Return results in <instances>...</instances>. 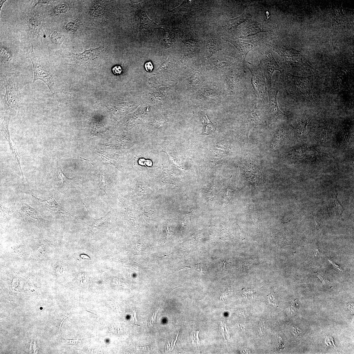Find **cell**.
<instances>
[{"label":"cell","mask_w":354,"mask_h":354,"mask_svg":"<svg viewBox=\"0 0 354 354\" xmlns=\"http://www.w3.org/2000/svg\"><path fill=\"white\" fill-rule=\"evenodd\" d=\"M6 1H1V8H0L1 10V8L2 7V5Z\"/></svg>","instance_id":"obj_45"},{"label":"cell","mask_w":354,"mask_h":354,"mask_svg":"<svg viewBox=\"0 0 354 354\" xmlns=\"http://www.w3.org/2000/svg\"><path fill=\"white\" fill-rule=\"evenodd\" d=\"M109 213L107 214L104 217L97 220H95V222L93 225L94 226H98L104 224L107 222L109 218Z\"/></svg>","instance_id":"obj_25"},{"label":"cell","mask_w":354,"mask_h":354,"mask_svg":"<svg viewBox=\"0 0 354 354\" xmlns=\"http://www.w3.org/2000/svg\"><path fill=\"white\" fill-rule=\"evenodd\" d=\"M59 175L62 179L61 181L63 185L67 184V183L73 180L72 179L68 178L64 174V172H63L60 166H59Z\"/></svg>","instance_id":"obj_26"},{"label":"cell","mask_w":354,"mask_h":354,"mask_svg":"<svg viewBox=\"0 0 354 354\" xmlns=\"http://www.w3.org/2000/svg\"><path fill=\"white\" fill-rule=\"evenodd\" d=\"M199 331L193 332L190 335V338L192 341V343L194 347L197 349L199 348L200 346V341L199 338Z\"/></svg>","instance_id":"obj_23"},{"label":"cell","mask_w":354,"mask_h":354,"mask_svg":"<svg viewBox=\"0 0 354 354\" xmlns=\"http://www.w3.org/2000/svg\"><path fill=\"white\" fill-rule=\"evenodd\" d=\"M135 314H134V319H135V323L136 324H138V321H137L136 318V312L135 311Z\"/></svg>","instance_id":"obj_42"},{"label":"cell","mask_w":354,"mask_h":354,"mask_svg":"<svg viewBox=\"0 0 354 354\" xmlns=\"http://www.w3.org/2000/svg\"><path fill=\"white\" fill-rule=\"evenodd\" d=\"M145 68L147 71L151 72L152 71L154 68V66L152 63L151 61H149L145 64Z\"/></svg>","instance_id":"obj_31"},{"label":"cell","mask_w":354,"mask_h":354,"mask_svg":"<svg viewBox=\"0 0 354 354\" xmlns=\"http://www.w3.org/2000/svg\"><path fill=\"white\" fill-rule=\"evenodd\" d=\"M10 119V116H5L4 119L1 126V132L2 134L5 137L9 145L10 149L12 154L14 155L16 159L19 167L23 179V175L21 164V156L19 155L17 149L15 145L12 144L10 136L9 128V125Z\"/></svg>","instance_id":"obj_9"},{"label":"cell","mask_w":354,"mask_h":354,"mask_svg":"<svg viewBox=\"0 0 354 354\" xmlns=\"http://www.w3.org/2000/svg\"><path fill=\"white\" fill-rule=\"evenodd\" d=\"M3 85L6 90L4 96L6 105L11 111H16L19 106V99L14 81L10 78H6L4 80Z\"/></svg>","instance_id":"obj_7"},{"label":"cell","mask_w":354,"mask_h":354,"mask_svg":"<svg viewBox=\"0 0 354 354\" xmlns=\"http://www.w3.org/2000/svg\"><path fill=\"white\" fill-rule=\"evenodd\" d=\"M256 106L254 109L247 113L245 119L244 130L247 140H248L250 131L258 125L260 121V117L256 111Z\"/></svg>","instance_id":"obj_10"},{"label":"cell","mask_w":354,"mask_h":354,"mask_svg":"<svg viewBox=\"0 0 354 354\" xmlns=\"http://www.w3.org/2000/svg\"><path fill=\"white\" fill-rule=\"evenodd\" d=\"M55 10L56 12L59 13H64L67 11V6L65 4L58 5L55 7Z\"/></svg>","instance_id":"obj_30"},{"label":"cell","mask_w":354,"mask_h":354,"mask_svg":"<svg viewBox=\"0 0 354 354\" xmlns=\"http://www.w3.org/2000/svg\"><path fill=\"white\" fill-rule=\"evenodd\" d=\"M279 91L277 88L272 86L268 91L269 102L266 113L269 119L272 121L285 119L287 117L281 111L278 104L277 95Z\"/></svg>","instance_id":"obj_6"},{"label":"cell","mask_w":354,"mask_h":354,"mask_svg":"<svg viewBox=\"0 0 354 354\" xmlns=\"http://www.w3.org/2000/svg\"><path fill=\"white\" fill-rule=\"evenodd\" d=\"M284 134V128H281L275 133L272 141L271 143V146L273 148H275L279 144V141L282 136Z\"/></svg>","instance_id":"obj_22"},{"label":"cell","mask_w":354,"mask_h":354,"mask_svg":"<svg viewBox=\"0 0 354 354\" xmlns=\"http://www.w3.org/2000/svg\"><path fill=\"white\" fill-rule=\"evenodd\" d=\"M265 327H266L265 325L263 323V322H262V323L261 324H260V333L261 334L262 333V334L263 332H264V330H265Z\"/></svg>","instance_id":"obj_37"},{"label":"cell","mask_w":354,"mask_h":354,"mask_svg":"<svg viewBox=\"0 0 354 354\" xmlns=\"http://www.w3.org/2000/svg\"><path fill=\"white\" fill-rule=\"evenodd\" d=\"M275 38L268 36L262 38H257L256 39L246 40L238 39L237 38L228 37L227 38L226 41L232 44L238 50L245 64L246 56L251 50L258 45L266 44Z\"/></svg>","instance_id":"obj_4"},{"label":"cell","mask_w":354,"mask_h":354,"mask_svg":"<svg viewBox=\"0 0 354 354\" xmlns=\"http://www.w3.org/2000/svg\"><path fill=\"white\" fill-rule=\"evenodd\" d=\"M250 17L249 15L243 13L227 21L223 25L222 28L226 31L232 32L236 30L240 24L249 19Z\"/></svg>","instance_id":"obj_15"},{"label":"cell","mask_w":354,"mask_h":354,"mask_svg":"<svg viewBox=\"0 0 354 354\" xmlns=\"http://www.w3.org/2000/svg\"><path fill=\"white\" fill-rule=\"evenodd\" d=\"M314 274L315 275L317 276L319 278V279L321 280L322 283H323L324 284H326V282L324 280V276L323 275L317 273H315Z\"/></svg>","instance_id":"obj_35"},{"label":"cell","mask_w":354,"mask_h":354,"mask_svg":"<svg viewBox=\"0 0 354 354\" xmlns=\"http://www.w3.org/2000/svg\"><path fill=\"white\" fill-rule=\"evenodd\" d=\"M270 31V29L265 25L249 18L240 32L239 37L240 38H246L259 33Z\"/></svg>","instance_id":"obj_8"},{"label":"cell","mask_w":354,"mask_h":354,"mask_svg":"<svg viewBox=\"0 0 354 354\" xmlns=\"http://www.w3.org/2000/svg\"><path fill=\"white\" fill-rule=\"evenodd\" d=\"M328 261L333 265V266L334 267V268L335 269L339 270H342V269H341V268H340V267H339L336 264H335L332 261H331L330 260H328Z\"/></svg>","instance_id":"obj_36"},{"label":"cell","mask_w":354,"mask_h":354,"mask_svg":"<svg viewBox=\"0 0 354 354\" xmlns=\"http://www.w3.org/2000/svg\"><path fill=\"white\" fill-rule=\"evenodd\" d=\"M320 136L321 140H324V138H327V132L326 129H324L322 132H320Z\"/></svg>","instance_id":"obj_34"},{"label":"cell","mask_w":354,"mask_h":354,"mask_svg":"<svg viewBox=\"0 0 354 354\" xmlns=\"http://www.w3.org/2000/svg\"><path fill=\"white\" fill-rule=\"evenodd\" d=\"M206 59L209 58L214 54L221 49V43L217 37H211L205 42Z\"/></svg>","instance_id":"obj_14"},{"label":"cell","mask_w":354,"mask_h":354,"mask_svg":"<svg viewBox=\"0 0 354 354\" xmlns=\"http://www.w3.org/2000/svg\"><path fill=\"white\" fill-rule=\"evenodd\" d=\"M27 57L31 59L33 66L34 72L33 83L37 80L42 81L49 88L50 92L54 94L55 90L52 76L44 69L37 59L34 52L33 47L30 51L27 53Z\"/></svg>","instance_id":"obj_5"},{"label":"cell","mask_w":354,"mask_h":354,"mask_svg":"<svg viewBox=\"0 0 354 354\" xmlns=\"http://www.w3.org/2000/svg\"><path fill=\"white\" fill-rule=\"evenodd\" d=\"M287 90L293 96L306 99L315 103L313 97L312 90L316 79L315 75L301 77L289 73L282 74Z\"/></svg>","instance_id":"obj_1"},{"label":"cell","mask_w":354,"mask_h":354,"mask_svg":"<svg viewBox=\"0 0 354 354\" xmlns=\"http://www.w3.org/2000/svg\"><path fill=\"white\" fill-rule=\"evenodd\" d=\"M201 121L204 125V130L202 133L203 135H208L216 130V125L213 123L208 118L206 112L201 111L200 113Z\"/></svg>","instance_id":"obj_16"},{"label":"cell","mask_w":354,"mask_h":354,"mask_svg":"<svg viewBox=\"0 0 354 354\" xmlns=\"http://www.w3.org/2000/svg\"><path fill=\"white\" fill-rule=\"evenodd\" d=\"M105 49L103 46L97 48H91L86 50L84 52L79 54L72 53V56L75 60L84 62L96 57L97 56L103 53Z\"/></svg>","instance_id":"obj_11"},{"label":"cell","mask_w":354,"mask_h":354,"mask_svg":"<svg viewBox=\"0 0 354 354\" xmlns=\"http://www.w3.org/2000/svg\"><path fill=\"white\" fill-rule=\"evenodd\" d=\"M1 211H2V215L3 218L4 219L9 220L11 218L10 211L7 208H6L1 205Z\"/></svg>","instance_id":"obj_28"},{"label":"cell","mask_w":354,"mask_h":354,"mask_svg":"<svg viewBox=\"0 0 354 354\" xmlns=\"http://www.w3.org/2000/svg\"><path fill=\"white\" fill-rule=\"evenodd\" d=\"M256 54L260 61V65L267 80L266 83L269 91L271 86V79L274 72L278 70L282 74L284 71L277 64L272 52L270 49H259L256 52Z\"/></svg>","instance_id":"obj_3"},{"label":"cell","mask_w":354,"mask_h":354,"mask_svg":"<svg viewBox=\"0 0 354 354\" xmlns=\"http://www.w3.org/2000/svg\"><path fill=\"white\" fill-rule=\"evenodd\" d=\"M162 305H161V307H160L159 309H158V311H157V312H156V313L155 314V317H154V319H155V321L156 318V316H157V313H158V312H159V310L160 309V308H161V307H162Z\"/></svg>","instance_id":"obj_44"},{"label":"cell","mask_w":354,"mask_h":354,"mask_svg":"<svg viewBox=\"0 0 354 354\" xmlns=\"http://www.w3.org/2000/svg\"><path fill=\"white\" fill-rule=\"evenodd\" d=\"M309 121V119H302L296 123L294 126V129L296 134L301 135L306 133L307 126Z\"/></svg>","instance_id":"obj_18"},{"label":"cell","mask_w":354,"mask_h":354,"mask_svg":"<svg viewBox=\"0 0 354 354\" xmlns=\"http://www.w3.org/2000/svg\"><path fill=\"white\" fill-rule=\"evenodd\" d=\"M66 38L64 35L59 33L56 31H53L51 35V40L52 41L57 44H62L65 42L66 40Z\"/></svg>","instance_id":"obj_20"},{"label":"cell","mask_w":354,"mask_h":354,"mask_svg":"<svg viewBox=\"0 0 354 354\" xmlns=\"http://www.w3.org/2000/svg\"><path fill=\"white\" fill-rule=\"evenodd\" d=\"M29 24L31 30L34 33L39 35L40 29L41 21L38 19L35 20H31Z\"/></svg>","instance_id":"obj_21"},{"label":"cell","mask_w":354,"mask_h":354,"mask_svg":"<svg viewBox=\"0 0 354 354\" xmlns=\"http://www.w3.org/2000/svg\"><path fill=\"white\" fill-rule=\"evenodd\" d=\"M81 257H82V258H83L85 257L84 258V259H86V260H87V259H89V260H90V258H89V257H88V256H87L86 255H82L81 256Z\"/></svg>","instance_id":"obj_43"},{"label":"cell","mask_w":354,"mask_h":354,"mask_svg":"<svg viewBox=\"0 0 354 354\" xmlns=\"http://www.w3.org/2000/svg\"><path fill=\"white\" fill-rule=\"evenodd\" d=\"M277 343H278V344H277L278 347H280H280H281V348H282H282L283 347H284L283 346H282V345H283L282 343H281V340H280V341H279V342H278Z\"/></svg>","instance_id":"obj_41"},{"label":"cell","mask_w":354,"mask_h":354,"mask_svg":"<svg viewBox=\"0 0 354 354\" xmlns=\"http://www.w3.org/2000/svg\"><path fill=\"white\" fill-rule=\"evenodd\" d=\"M136 161L135 163H138L139 165L142 166L146 165L148 167H151L152 165V162L151 160H145L143 158H139L136 157Z\"/></svg>","instance_id":"obj_27"},{"label":"cell","mask_w":354,"mask_h":354,"mask_svg":"<svg viewBox=\"0 0 354 354\" xmlns=\"http://www.w3.org/2000/svg\"><path fill=\"white\" fill-rule=\"evenodd\" d=\"M21 216L27 221H42L43 219L40 214L34 208L28 205L22 203L20 210Z\"/></svg>","instance_id":"obj_12"},{"label":"cell","mask_w":354,"mask_h":354,"mask_svg":"<svg viewBox=\"0 0 354 354\" xmlns=\"http://www.w3.org/2000/svg\"><path fill=\"white\" fill-rule=\"evenodd\" d=\"M52 2H53V1H39V2H41V3H45V4L48 3V4H49V3H52Z\"/></svg>","instance_id":"obj_40"},{"label":"cell","mask_w":354,"mask_h":354,"mask_svg":"<svg viewBox=\"0 0 354 354\" xmlns=\"http://www.w3.org/2000/svg\"><path fill=\"white\" fill-rule=\"evenodd\" d=\"M87 311V312H89V313H92V314H94V315H97V314H95V313H93V312H92V311Z\"/></svg>","instance_id":"obj_46"},{"label":"cell","mask_w":354,"mask_h":354,"mask_svg":"<svg viewBox=\"0 0 354 354\" xmlns=\"http://www.w3.org/2000/svg\"><path fill=\"white\" fill-rule=\"evenodd\" d=\"M293 332L295 336L298 337H300L301 336L302 332L298 328L296 327H294L293 328Z\"/></svg>","instance_id":"obj_33"},{"label":"cell","mask_w":354,"mask_h":354,"mask_svg":"<svg viewBox=\"0 0 354 354\" xmlns=\"http://www.w3.org/2000/svg\"><path fill=\"white\" fill-rule=\"evenodd\" d=\"M33 197L39 201L40 204L44 207L49 210L55 212H58L63 214L70 215L72 216L70 213L66 211L65 208L61 207L55 201L53 195L49 199L47 200H44L41 199H38L35 197Z\"/></svg>","instance_id":"obj_13"},{"label":"cell","mask_w":354,"mask_h":354,"mask_svg":"<svg viewBox=\"0 0 354 354\" xmlns=\"http://www.w3.org/2000/svg\"><path fill=\"white\" fill-rule=\"evenodd\" d=\"M112 70L115 75H118L121 74L122 69L121 66H116L112 68Z\"/></svg>","instance_id":"obj_32"},{"label":"cell","mask_w":354,"mask_h":354,"mask_svg":"<svg viewBox=\"0 0 354 354\" xmlns=\"http://www.w3.org/2000/svg\"><path fill=\"white\" fill-rule=\"evenodd\" d=\"M244 65L251 74V84L258 97V107L266 111L269 104V94L263 69L260 64L254 65L246 62Z\"/></svg>","instance_id":"obj_2"},{"label":"cell","mask_w":354,"mask_h":354,"mask_svg":"<svg viewBox=\"0 0 354 354\" xmlns=\"http://www.w3.org/2000/svg\"><path fill=\"white\" fill-rule=\"evenodd\" d=\"M338 194L335 196L334 206L332 208L333 210L337 217L341 218H342V214L344 210L340 203L338 199Z\"/></svg>","instance_id":"obj_19"},{"label":"cell","mask_w":354,"mask_h":354,"mask_svg":"<svg viewBox=\"0 0 354 354\" xmlns=\"http://www.w3.org/2000/svg\"><path fill=\"white\" fill-rule=\"evenodd\" d=\"M270 302L273 305H275V300L273 298V296L271 295L270 298Z\"/></svg>","instance_id":"obj_39"},{"label":"cell","mask_w":354,"mask_h":354,"mask_svg":"<svg viewBox=\"0 0 354 354\" xmlns=\"http://www.w3.org/2000/svg\"><path fill=\"white\" fill-rule=\"evenodd\" d=\"M77 21L68 23L65 27L66 29L69 31H74L79 26L78 22Z\"/></svg>","instance_id":"obj_29"},{"label":"cell","mask_w":354,"mask_h":354,"mask_svg":"<svg viewBox=\"0 0 354 354\" xmlns=\"http://www.w3.org/2000/svg\"><path fill=\"white\" fill-rule=\"evenodd\" d=\"M349 310L350 311V313H353V305L352 304H349L348 307Z\"/></svg>","instance_id":"obj_38"},{"label":"cell","mask_w":354,"mask_h":354,"mask_svg":"<svg viewBox=\"0 0 354 354\" xmlns=\"http://www.w3.org/2000/svg\"><path fill=\"white\" fill-rule=\"evenodd\" d=\"M1 56L2 59L6 61L9 62L13 59L10 53L2 48H1Z\"/></svg>","instance_id":"obj_24"},{"label":"cell","mask_w":354,"mask_h":354,"mask_svg":"<svg viewBox=\"0 0 354 354\" xmlns=\"http://www.w3.org/2000/svg\"><path fill=\"white\" fill-rule=\"evenodd\" d=\"M185 46V54L182 60L191 57L197 51L198 48V44L193 40H187L183 41Z\"/></svg>","instance_id":"obj_17"}]
</instances>
